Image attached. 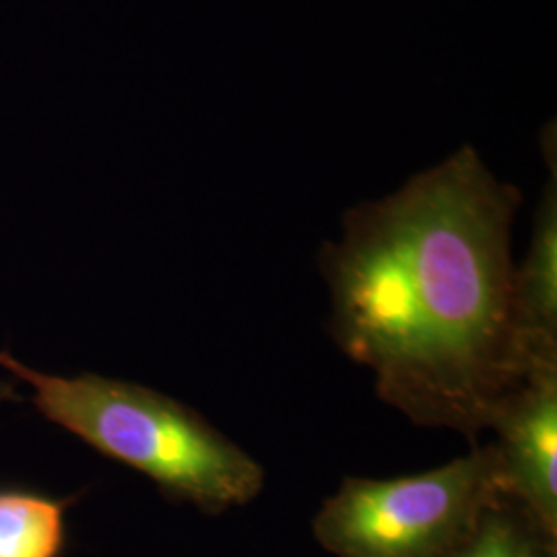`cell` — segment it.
<instances>
[{
	"label": "cell",
	"instance_id": "5b68a950",
	"mask_svg": "<svg viewBox=\"0 0 557 557\" xmlns=\"http://www.w3.org/2000/svg\"><path fill=\"white\" fill-rule=\"evenodd\" d=\"M512 319L524 376L557 366V176L552 153V182L539 202L531 248L515 269Z\"/></svg>",
	"mask_w": 557,
	"mask_h": 557
},
{
	"label": "cell",
	"instance_id": "6da1fadb",
	"mask_svg": "<svg viewBox=\"0 0 557 557\" xmlns=\"http://www.w3.org/2000/svg\"><path fill=\"white\" fill-rule=\"evenodd\" d=\"M520 200L465 147L351 209L320 250L338 349L374 374L382 403L471 446L527 379L512 319Z\"/></svg>",
	"mask_w": 557,
	"mask_h": 557
},
{
	"label": "cell",
	"instance_id": "277c9868",
	"mask_svg": "<svg viewBox=\"0 0 557 557\" xmlns=\"http://www.w3.org/2000/svg\"><path fill=\"white\" fill-rule=\"evenodd\" d=\"M487 430L502 490L557 535V366L539 368L502 398Z\"/></svg>",
	"mask_w": 557,
	"mask_h": 557
},
{
	"label": "cell",
	"instance_id": "3957f363",
	"mask_svg": "<svg viewBox=\"0 0 557 557\" xmlns=\"http://www.w3.org/2000/svg\"><path fill=\"white\" fill-rule=\"evenodd\" d=\"M502 490L492 444L405 478H345L312 533L335 557H450Z\"/></svg>",
	"mask_w": 557,
	"mask_h": 557
},
{
	"label": "cell",
	"instance_id": "7a4b0ae2",
	"mask_svg": "<svg viewBox=\"0 0 557 557\" xmlns=\"http://www.w3.org/2000/svg\"><path fill=\"white\" fill-rule=\"evenodd\" d=\"M0 370L32 388L44 418L151 479L172 502L218 517L264 487L259 460L176 398L98 374H46L7 351Z\"/></svg>",
	"mask_w": 557,
	"mask_h": 557
},
{
	"label": "cell",
	"instance_id": "8992f818",
	"mask_svg": "<svg viewBox=\"0 0 557 557\" xmlns=\"http://www.w3.org/2000/svg\"><path fill=\"white\" fill-rule=\"evenodd\" d=\"M450 557H557V535L499 492Z\"/></svg>",
	"mask_w": 557,
	"mask_h": 557
},
{
	"label": "cell",
	"instance_id": "ba28073f",
	"mask_svg": "<svg viewBox=\"0 0 557 557\" xmlns=\"http://www.w3.org/2000/svg\"><path fill=\"white\" fill-rule=\"evenodd\" d=\"M15 397V393H13V388L9 386V384H4V382H0V403L2 400H7V398Z\"/></svg>",
	"mask_w": 557,
	"mask_h": 557
},
{
	"label": "cell",
	"instance_id": "52a82bcc",
	"mask_svg": "<svg viewBox=\"0 0 557 557\" xmlns=\"http://www.w3.org/2000/svg\"><path fill=\"white\" fill-rule=\"evenodd\" d=\"M66 506L64 499L0 490V557H60Z\"/></svg>",
	"mask_w": 557,
	"mask_h": 557
}]
</instances>
